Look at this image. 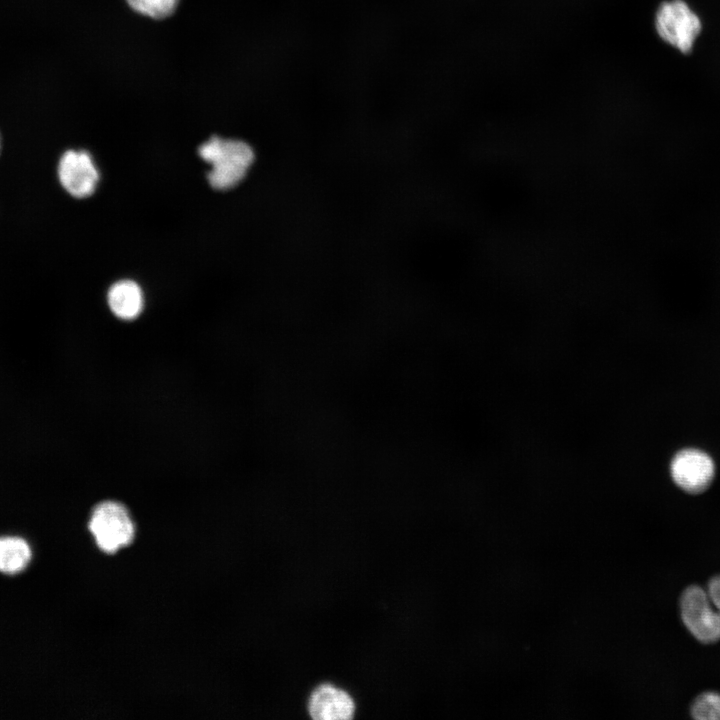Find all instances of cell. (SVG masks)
Segmentation results:
<instances>
[{
    "label": "cell",
    "instance_id": "1",
    "mask_svg": "<svg viewBox=\"0 0 720 720\" xmlns=\"http://www.w3.org/2000/svg\"><path fill=\"white\" fill-rule=\"evenodd\" d=\"M198 152L203 160L211 164L207 178L217 190L239 184L254 161L253 149L246 142L218 136H212L200 145Z\"/></svg>",
    "mask_w": 720,
    "mask_h": 720
},
{
    "label": "cell",
    "instance_id": "2",
    "mask_svg": "<svg viewBox=\"0 0 720 720\" xmlns=\"http://www.w3.org/2000/svg\"><path fill=\"white\" fill-rule=\"evenodd\" d=\"M86 529L91 543L107 555L127 548L136 537V525L128 508L113 500L99 502L92 508Z\"/></svg>",
    "mask_w": 720,
    "mask_h": 720
},
{
    "label": "cell",
    "instance_id": "3",
    "mask_svg": "<svg viewBox=\"0 0 720 720\" xmlns=\"http://www.w3.org/2000/svg\"><path fill=\"white\" fill-rule=\"evenodd\" d=\"M655 26L658 35L682 53H689L701 32V20L682 0H672L660 5L656 12Z\"/></svg>",
    "mask_w": 720,
    "mask_h": 720
},
{
    "label": "cell",
    "instance_id": "4",
    "mask_svg": "<svg viewBox=\"0 0 720 720\" xmlns=\"http://www.w3.org/2000/svg\"><path fill=\"white\" fill-rule=\"evenodd\" d=\"M681 616L692 635L703 643L720 640V613L699 586H690L680 600Z\"/></svg>",
    "mask_w": 720,
    "mask_h": 720
},
{
    "label": "cell",
    "instance_id": "5",
    "mask_svg": "<svg viewBox=\"0 0 720 720\" xmlns=\"http://www.w3.org/2000/svg\"><path fill=\"white\" fill-rule=\"evenodd\" d=\"M58 177L61 185L70 195L85 198L95 191L99 173L88 152L68 150L60 158Z\"/></svg>",
    "mask_w": 720,
    "mask_h": 720
},
{
    "label": "cell",
    "instance_id": "6",
    "mask_svg": "<svg viewBox=\"0 0 720 720\" xmlns=\"http://www.w3.org/2000/svg\"><path fill=\"white\" fill-rule=\"evenodd\" d=\"M671 476L681 489L697 494L709 487L714 477L710 456L697 449L679 451L671 462Z\"/></svg>",
    "mask_w": 720,
    "mask_h": 720
},
{
    "label": "cell",
    "instance_id": "7",
    "mask_svg": "<svg viewBox=\"0 0 720 720\" xmlns=\"http://www.w3.org/2000/svg\"><path fill=\"white\" fill-rule=\"evenodd\" d=\"M308 712L315 720H348L354 715L355 704L344 690L322 684L312 692Z\"/></svg>",
    "mask_w": 720,
    "mask_h": 720
},
{
    "label": "cell",
    "instance_id": "8",
    "mask_svg": "<svg viewBox=\"0 0 720 720\" xmlns=\"http://www.w3.org/2000/svg\"><path fill=\"white\" fill-rule=\"evenodd\" d=\"M33 559L29 541L14 534L0 535V573L7 576L21 574Z\"/></svg>",
    "mask_w": 720,
    "mask_h": 720
},
{
    "label": "cell",
    "instance_id": "9",
    "mask_svg": "<svg viewBox=\"0 0 720 720\" xmlns=\"http://www.w3.org/2000/svg\"><path fill=\"white\" fill-rule=\"evenodd\" d=\"M111 311L124 320L136 318L143 309V293L132 280H121L113 284L107 295Z\"/></svg>",
    "mask_w": 720,
    "mask_h": 720
},
{
    "label": "cell",
    "instance_id": "10",
    "mask_svg": "<svg viewBox=\"0 0 720 720\" xmlns=\"http://www.w3.org/2000/svg\"><path fill=\"white\" fill-rule=\"evenodd\" d=\"M137 13L154 19H163L175 11L179 0H126Z\"/></svg>",
    "mask_w": 720,
    "mask_h": 720
},
{
    "label": "cell",
    "instance_id": "11",
    "mask_svg": "<svg viewBox=\"0 0 720 720\" xmlns=\"http://www.w3.org/2000/svg\"><path fill=\"white\" fill-rule=\"evenodd\" d=\"M691 714L698 720H720V694L706 692L699 695L692 704Z\"/></svg>",
    "mask_w": 720,
    "mask_h": 720
},
{
    "label": "cell",
    "instance_id": "12",
    "mask_svg": "<svg viewBox=\"0 0 720 720\" xmlns=\"http://www.w3.org/2000/svg\"><path fill=\"white\" fill-rule=\"evenodd\" d=\"M707 595L714 608L720 613V576L709 581Z\"/></svg>",
    "mask_w": 720,
    "mask_h": 720
}]
</instances>
